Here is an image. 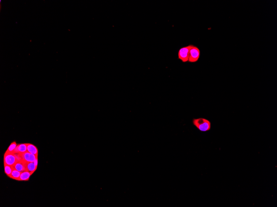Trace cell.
<instances>
[{
    "instance_id": "6da1fadb",
    "label": "cell",
    "mask_w": 277,
    "mask_h": 207,
    "mask_svg": "<svg viewBox=\"0 0 277 207\" xmlns=\"http://www.w3.org/2000/svg\"><path fill=\"white\" fill-rule=\"evenodd\" d=\"M192 123L201 132H208L210 130L211 128L210 122L204 118L193 119Z\"/></svg>"
},
{
    "instance_id": "7a4b0ae2",
    "label": "cell",
    "mask_w": 277,
    "mask_h": 207,
    "mask_svg": "<svg viewBox=\"0 0 277 207\" xmlns=\"http://www.w3.org/2000/svg\"><path fill=\"white\" fill-rule=\"evenodd\" d=\"M200 55V51L197 46L192 45L189 53L188 62L191 63L197 62L199 59Z\"/></svg>"
},
{
    "instance_id": "3957f363",
    "label": "cell",
    "mask_w": 277,
    "mask_h": 207,
    "mask_svg": "<svg viewBox=\"0 0 277 207\" xmlns=\"http://www.w3.org/2000/svg\"><path fill=\"white\" fill-rule=\"evenodd\" d=\"M192 44L182 47L178 52V58L183 63L188 62L190 50L192 47Z\"/></svg>"
},
{
    "instance_id": "277c9868",
    "label": "cell",
    "mask_w": 277,
    "mask_h": 207,
    "mask_svg": "<svg viewBox=\"0 0 277 207\" xmlns=\"http://www.w3.org/2000/svg\"><path fill=\"white\" fill-rule=\"evenodd\" d=\"M17 162L15 154L5 152L4 156V165L13 166Z\"/></svg>"
},
{
    "instance_id": "5b68a950",
    "label": "cell",
    "mask_w": 277,
    "mask_h": 207,
    "mask_svg": "<svg viewBox=\"0 0 277 207\" xmlns=\"http://www.w3.org/2000/svg\"><path fill=\"white\" fill-rule=\"evenodd\" d=\"M20 155H21L22 160L25 162H34L36 159V157H38V156H35L28 151H26L23 154H20Z\"/></svg>"
},
{
    "instance_id": "8992f818",
    "label": "cell",
    "mask_w": 277,
    "mask_h": 207,
    "mask_svg": "<svg viewBox=\"0 0 277 207\" xmlns=\"http://www.w3.org/2000/svg\"><path fill=\"white\" fill-rule=\"evenodd\" d=\"M13 167L15 169L20 172H22L27 171L25 162L23 160L17 161L16 162L15 164L14 165Z\"/></svg>"
},
{
    "instance_id": "52a82bcc",
    "label": "cell",
    "mask_w": 277,
    "mask_h": 207,
    "mask_svg": "<svg viewBox=\"0 0 277 207\" xmlns=\"http://www.w3.org/2000/svg\"><path fill=\"white\" fill-rule=\"evenodd\" d=\"M27 151V144L17 145L15 150L14 154H22Z\"/></svg>"
},
{
    "instance_id": "ba28073f",
    "label": "cell",
    "mask_w": 277,
    "mask_h": 207,
    "mask_svg": "<svg viewBox=\"0 0 277 207\" xmlns=\"http://www.w3.org/2000/svg\"><path fill=\"white\" fill-rule=\"evenodd\" d=\"M25 164L27 171L30 172L31 175L37 170V167L35 166L34 162H25Z\"/></svg>"
},
{
    "instance_id": "9c48e42d",
    "label": "cell",
    "mask_w": 277,
    "mask_h": 207,
    "mask_svg": "<svg viewBox=\"0 0 277 207\" xmlns=\"http://www.w3.org/2000/svg\"><path fill=\"white\" fill-rule=\"evenodd\" d=\"M27 151L35 155V156H38V148L32 144H27Z\"/></svg>"
},
{
    "instance_id": "30bf717a",
    "label": "cell",
    "mask_w": 277,
    "mask_h": 207,
    "mask_svg": "<svg viewBox=\"0 0 277 207\" xmlns=\"http://www.w3.org/2000/svg\"><path fill=\"white\" fill-rule=\"evenodd\" d=\"M31 175V173L27 171L23 172H21L18 181H28Z\"/></svg>"
},
{
    "instance_id": "8fae6325",
    "label": "cell",
    "mask_w": 277,
    "mask_h": 207,
    "mask_svg": "<svg viewBox=\"0 0 277 207\" xmlns=\"http://www.w3.org/2000/svg\"><path fill=\"white\" fill-rule=\"evenodd\" d=\"M21 173V172L18 171L14 168L13 169L12 171L11 174L10 176V178L16 180L18 181Z\"/></svg>"
},
{
    "instance_id": "7c38bea8",
    "label": "cell",
    "mask_w": 277,
    "mask_h": 207,
    "mask_svg": "<svg viewBox=\"0 0 277 207\" xmlns=\"http://www.w3.org/2000/svg\"><path fill=\"white\" fill-rule=\"evenodd\" d=\"M13 168L14 167L13 166L4 165L5 172L8 177H10Z\"/></svg>"
},
{
    "instance_id": "4fadbf2b",
    "label": "cell",
    "mask_w": 277,
    "mask_h": 207,
    "mask_svg": "<svg viewBox=\"0 0 277 207\" xmlns=\"http://www.w3.org/2000/svg\"><path fill=\"white\" fill-rule=\"evenodd\" d=\"M17 146V144L16 142H13L9 146L8 149H7V151L5 152L9 153H13V154H14V152Z\"/></svg>"
},
{
    "instance_id": "5bb4252c",
    "label": "cell",
    "mask_w": 277,
    "mask_h": 207,
    "mask_svg": "<svg viewBox=\"0 0 277 207\" xmlns=\"http://www.w3.org/2000/svg\"><path fill=\"white\" fill-rule=\"evenodd\" d=\"M34 164H35V166L36 167H38V157H36V159L35 160V161H34Z\"/></svg>"
}]
</instances>
